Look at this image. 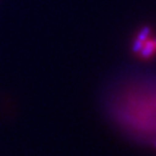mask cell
Here are the masks:
<instances>
[{
  "instance_id": "1",
  "label": "cell",
  "mask_w": 156,
  "mask_h": 156,
  "mask_svg": "<svg viewBox=\"0 0 156 156\" xmlns=\"http://www.w3.org/2000/svg\"><path fill=\"white\" fill-rule=\"evenodd\" d=\"M156 53V44L154 42V39H147L145 42V44L142 46L141 51L139 52L140 57L142 59H149Z\"/></svg>"
},
{
  "instance_id": "2",
  "label": "cell",
  "mask_w": 156,
  "mask_h": 156,
  "mask_svg": "<svg viewBox=\"0 0 156 156\" xmlns=\"http://www.w3.org/2000/svg\"><path fill=\"white\" fill-rule=\"evenodd\" d=\"M151 34V27H149V26H145V27H142L141 30L138 33V35H136V39H139V41H141V42H146L147 39L149 38Z\"/></svg>"
},
{
  "instance_id": "3",
  "label": "cell",
  "mask_w": 156,
  "mask_h": 156,
  "mask_svg": "<svg viewBox=\"0 0 156 156\" xmlns=\"http://www.w3.org/2000/svg\"><path fill=\"white\" fill-rule=\"evenodd\" d=\"M144 44H145V42H141V41H139V39H136V38L134 39L133 45H132V51H133V53L139 55V52L141 51Z\"/></svg>"
},
{
  "instance_id": "4",
  "label": "cell",
  "mask_w": 156,
  "mask_h": 156,
  "mask_svg": "<svg viewBox=\"0 0 156 156\" xmlns=\"http://www.w3.org/2000/svg\"><path fill=\"white\" fill-rule=\"evenodd\" d=\"M154 146H155V147H156V140H155V141H154Z\"/></svg>"
},
{
  "instance_id": "5",
  "label": "cell",
  "mask_w": 156,
  "mask_h": 156,
  "mask_svg": "<svg viewBox=\"0 0 156 156\" xmlns=\"http://www.w3.org/2000/svg\"><path fill=\"white\" fill-rule=\"evenodd\" d=\"M154 42H155V44H156V38H155V39H154Z\"/></svg>"
}]
</instances>
